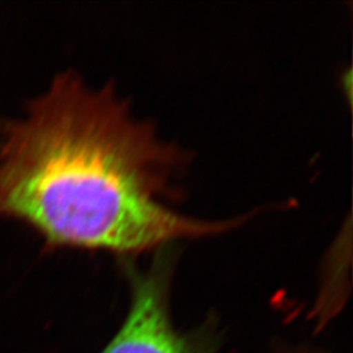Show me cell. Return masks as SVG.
Here are the masks:
<instances>
[{"mask_svg": "<svg viewBox=\"0 0 353 353\" xmlns=\"http://www.w3.org/2000/svg\"><path fill=\"white\" fill-rule=\"evenodd\" d=\"M101 353H199L174 328L161 268L134 276L130 312Z\"/></svg>", "mask_w": 353, "mask_h": 353, "instance_id": "cell-2", "label": "cell"}, {"mask_svg": "<svg viewBox=\"0 0 353 353\" xmlns=\"http://www.w3.org/2000/svg\"><path fill=\"white\" fill-rule=\"evenodd\" d=\"M181 160L114 90L62 74L3 126L0 216L29 224L50 246L120 254L234 228L238 220H196L163 205Z\"/></svg>", "mask_w": 353, "mask_h": 353, "instance_id": "cell-1", "label": "cell"}]
</instances>
